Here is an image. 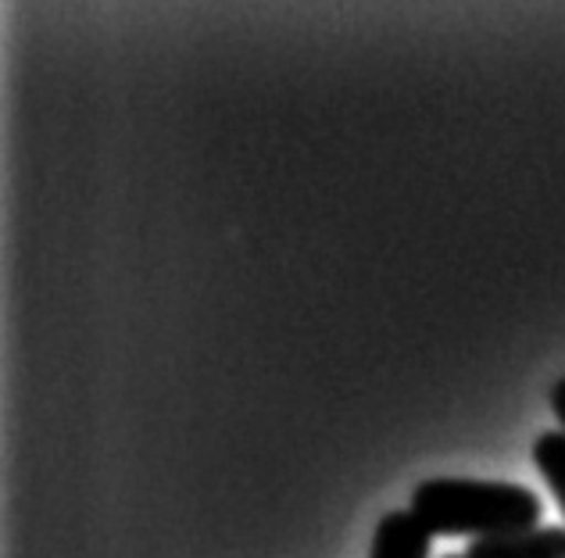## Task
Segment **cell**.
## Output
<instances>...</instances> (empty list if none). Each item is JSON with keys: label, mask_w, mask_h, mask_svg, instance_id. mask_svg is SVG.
Segmentation results:
<instances>
[{"label": "cell", "mask_w": 565, "mask_h": 558, "mask_svg": "<svg viewBox=\"0 0 565 558\" xmlns=\"http://www.w3.org/2000/svg\"><path fill=\"white\" fill-rule=\"evenodd\" d=\"M444 558H466V555H444Z\"/></svg>", "instance_id": "cell-6"}, {"label": "cell", "mask_w": 565, "mask_h": 558, "mask_svg": "<svg viewBox=\"0 0 565 558\" xmlns=\"http://www.w3.org/2000/svg\"><path fill=\"white\" fill-rule=\"evenodd\" d=\"M429 545H434V534L412 512H386L376 523L369 558H429Z\"/></svg>", "instance_id": "cell-3"}, {"label": "cell", "mask_w": 565, "mask_h": 558, "mask_svg": "<svg viewBox=\"0 0 565 558\" xmlns=\"http://www.w3.org/2000/svg\"><path fill=\"white\" fill-rule=\"evenodd\" d=\"M547 401H552V412L558 416L562 433H565V376H562V379H555V387L547 390Z\"/></svg>", "instance_id": "cell-5"}, {"label": "cell", "mask_w": 565, "mask_h": 558, "mask_svg": "<svg viewBox=\"0 0 565 558\" xmlns=\"http://www.w3.org/2000/svg\"><path fill=\"white\" fill-rule=\"evenodd\" d=\"M533 465L541 469L544 483L552 487L565 512V433L562 430H547L533 440Z\"/></svg>", "instance_id": "cell-4"}, {"label": "cell", "mask_w": 565, "mask_h": 558, "mask_svg": "<svg viewBox=\"0 0 565 558\" xmlns=\"http://www.w3.org/2000/svg\"><path fill=\"white\" fill-rule=\"evenodd\" d=\"M408 512L434 537L480 540L533 530L544 516V505L523 483L434 476L412 491Z\"/></svg>", "instance_id": "cell-1"}, {"label": "cell", "mask_w": 565, "mask_h": 558, "mask_svg": "<svg viewBox=\"0 0 565 558\" xmlns=\"http://www.w3.org/2000/svg\"><path fill=\"white\" fill-rule=\"evenodd\" d=\"M466 558H565V526H533L523 534L480 537Z\"/></svg>", "instance_id": "cell-2"}]
</instances>
